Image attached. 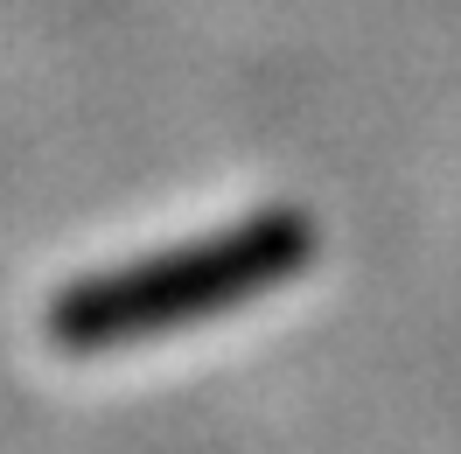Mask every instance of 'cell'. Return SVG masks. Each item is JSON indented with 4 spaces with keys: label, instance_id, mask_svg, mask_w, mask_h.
<instances>
[{
    "label": "cell",
    "instance_id": "cell-1",
    "mask_svg": "<svg viewBox=\"0 0 461 454\" xmlns=\"http://www.w3.org/2000/svg\"><path fill=\"white\" fill-rule=\"evenodd\" d=\"M308 259H315V224L301 210H259V217L217 231L203 245L77 280L50 308V329L77 357L119 350V342H140V336H161V329H189V322L245 308V301H259L273 286H287L294 273H308Z\"/></svg>",
    "mask_w": 461,
    "mask_h": 454
}]
</instances>
